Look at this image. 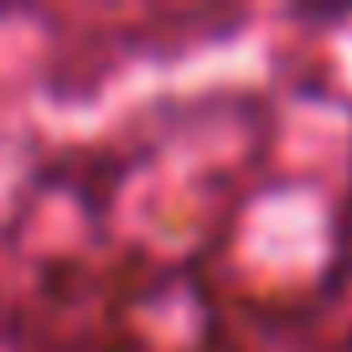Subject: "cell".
<instances>
[{
    "label": "cell",
    "mask_w": 352,
    "mask_h": 352,
    "mask_svg": "<svg viewBox=\"0 0 352 352\" xmlns=\"http://www.w3.org/2000/svg\"><path fill=\"white\" fill-rule=\"evenodd\" d=\"M347 208H352V171H347Z\"/></svg>",
    "instance_id": "6da1fadb"
}]
</instances>
